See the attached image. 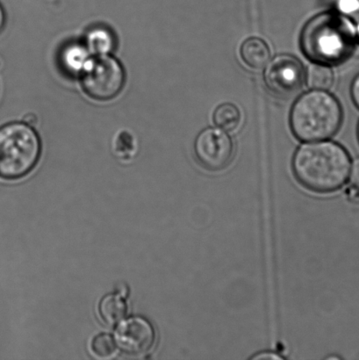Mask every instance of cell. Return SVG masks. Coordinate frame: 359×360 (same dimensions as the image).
<instances>
[{"instance_id": "11", "label": "cell", "mask_w": 359, "mask_h": 360, "mask_svg": "<svg viewBox=\"0 0 359 360\" xmlns=\"http://www.w3.org/2000/svg\"><path fill=\"white\" fill-rule=\"evenodd\" d=\"M91 56L110 55L115 48V37L111 30L105 27H96L87 32L84 39Z\"/></svg>"}, {"instance_id": "16", "label": "cell", "mask_w": 359, "mask_h": 360, "mask_svg": "<svg viewBox=\"0 0 359 360\" xmlns=\"http://www.w3.org/2000/svg\"><path fill=\"white\" fill-rule=\"evenodd\" d=\"M351 97L354 104L359 108V74L355 77L353 84H351Z\"/></svg>"}, {"instance_id": "8", "label": "cell", "mask_w": 359, "mask_h": 360, "mask_svg": "<svg viewBox=\"0 0 359 360\" xmlns=\"http://www.w3.org/2000/svg\"><path fill=\"white\" fill-rule=\"evenodd\" d=\"M155 338L152 326L139 317L125 321L116 330V344L130 355L146 354L153 347Z\"/></svg>"}, {"instance_id": "18", "label": "cell", "mask_w": 359, "mask_h": 360, "mask_svg": "<svg viewBox=\"0 0 359 360\" xmlns=\"http://www.w3.org/2000/svg\"><path fill=\"white\" fill-rule=\"evenodd\" d=\"M254 359H281L280 356L273 354H259L258 356H255V357H253Z\"/></svg>"}, {"instance_id": "10", "label": "cell", "mask_w": 359, "mask_h": 360, "mask_svg": "<svg viewBox=\"0 0 359 360\" xmlns=\"http://www.w3.org/2000/svg\"><path fill=\"white\" fill-rule=\"evenodd\" d=\"M242 61L252 69L260 70L268 63L270 52L265 41L258 37L248 38L241 46Z\"/></svg>"}, {"instance_id": "20", "label": "cell", "mask_w": 359, "mask_h": 360, "mask_svg": "<svg viewBox=\"0 0 359 360\" xmlns=\"http://www.w3.org/2000/svg\"><path fill=\"white\" fill-rule=\"evenodd\" d=\"M6 16L5 12L1 5H0V32L3 30L4 25H5Z\"/></svg>"}, {"instance_id": "1", "label": "cell", "mask_w": 359, "mask_h": 360, "mask_svg": "<svg viewBox=\"0 0 359 360\" xmlns=\"http://www.w3.org/2000/svg\"><path fill=\"white\" fill-rule=\"evenodd\" d=\"M295 178L312 192H335L347 181L351 158L344 148L336 143H305L297 150L293 160Z\"/></svg>"}, {"instance_id": "4", "label": "cell", "mask_w": 359, "mask_h": 360, "mask_svg": "<svg viewBox=\"0 0 359 360\" xmlns=\"http://www.w3.org/2000/svg\"><path fill=\"white\" fill-rule=\"evenodd\" d=\"M41 155L37 133L25 122L0 128V177L19 179L37 165Z\"/></svg>"}, {"instance_id": "14", "label": "cell", "mask_w": 359, "mask_h": 360, "mask_svg": "<svg viewBox=\"0 0 359 360\" xmlns=\"http://www.w3.org/2000/svg\"><path fill=\"white\" fill-rule=\"evenodd\" d=\"M242 115L237 105L225 103L214 112V122L219 129L226 132L234 131L240 125Z\"/></svg>"}, {"instance_id": "7", "label": "cell", "mask_w": 359, "mask_h": 360, "mask_svg": "<svg viewBox=\"0 0 359 360\" xmlns=\"http://www.w3.org/2000/svg\"><path fill=\"white\" fill-rule=\"evenodd\" d=\"M266 86L278 96L288 98L301 90L305 79L303 65L297 58L283 54L268 63L263 74Z\"/></svg>"}, {"instance_id": "9", "label": "cell", "mask_w": 359, "mask_h": 360, "mask_svg": "<svg viewBox=\"0 0 359 360\" xmlns=\"http://www.w3.org/2000/svg\"><path fill=\"white\" fill-rule=\"evenodd\" d=\"M91 58L86 44L72 42L66 45L60 54V63L65 72L72 76H80Z\"/></svg>"}, {"instance_id": "13", "label": "cell", "mask_w": 359, "mask_h": 360, "mask_svg": "<svg viewBox=\"0 0 359 360\" xmlns=\"http://www.w3.org/2000/svg\"><path fill=\"white\" fill-rule=\"evenodd\" d=\"M306 79L313 90H328L334 82L332 69L325 63H314L308 67Z\"/></svg>"}, {"instance_id": "15", "label": "cell", "mask_w": 359, "mask_h": 360, "mask_svg": "<svg viewBox=\"0 0 359 360\" xmlns=\"http://www.w3.org/2000/svg\"><path fill=\"white\" fill-rule=\"evenodd\" d=\"M117 344L111 335L101 333L91 342V351L98 358H110L115 354Z\"/></svg>"}, {"instance_id": "12", "label": "cell", "mask_w": 359, "mask_h": 360, "mask_svg": "<svg viewBox=\"0 0 359 360\" xmlns=\"http://www.w3.org/2000/svg\"><path fill=\"white\" fill-rule=\"evenodd\" d=\"M98 313L105 323L115 326L126 316V302L119 295L105 296L98 306Z\"/></svg>"}, {"instance_id": "3", "label": "cell", "mask_w": 359, "mask_h": 360, "mask_svg": "<svg viewBox=\"0 0 359 360\" xmlns=\"http://www.w3.org/2000/svg\"><path fill=\"white\" fill-rule=\"evenodd\" d=\"M351 24L336 13L319 14L302 30L301 48L309 59L325 65L343 62L353 48Z\"/></svg>"}, {"instance_id": "6", "label": "cell", "mask_w": 359, "mask_h": 360, "mask_svg": "<svg viewBox=\"0 0 359 360\" xmlns=\"http://www.w3.org/2000/svg\"><path fill=\"white\" fill-rule=\"evenodd\" d=\"M195 153L200 165L210 172H221L234 158V143L226 131L207 128L197 136Z\"/></svg>"}, {"instance_id": "19", "label": "cell", "mask_w": 359, "mask_h": 360, "mask_svg": "<svg viewBox=\"0 0 359 360\" xmlns=\"http://www.w3.org/2000/svg\"><path fill=\"white\" fill-rule=\"evenodd\" d=\"M23 122L30 126H34L37 123V117L34 115H27L25 116Z\"/></svg>"}, {"instance_id": "2", "label": "cell", "mask_w": 359, "mask_h": 360, "mask_svg": "<svg viewBox=\"0 0 359 360\" xmlns=\"http://www.w3.org/2000/svg\"><path fill=\"white\" fill-rule=\"evenodd\" d=\"M343 110L339 101L325 91L314 90L302 95L292 108V131L303 142H318L339 131Z\"/></svg>"}, {"instance_id": "22", "label": "cell", "mask_w": 359, "mask_h": 360, "mask_svg": "<svg viewBox=\"0 0 359 360\" xmlns=\"http://www.w3.org/2000/svg\"><path fill=\"white\" fill-rule=\"evenodd\" d=\"M358 41H359V27H358Z\"/></svg>"}, {"instance_id": "5", "label": "cell", "mask_w": 359, "mask_h": 360, "mask_svg": "<svg viewBox=\"0 0 359 360\" xmlns=\"http://www.w3.org/2000/svg\"><path fill=\"white\" fill-rule=\"evenodd\" d=\"M79 77L84 94L98 101L112 100L125 84L124 69L110 55L91 56Z\"/></svg>"}, {"instance_id": "17", "label": "cell", "mask_w": 359, "mask_h": 360, "mask_svg": "<svg viewBox=\"0 0 359 360\" xmlns=\"http://www.w3.org/2000/svg\"><path fill=\"white\" fill-rule=\"evenodd\" d=\"M351 182H353L354 188L359 193V160L355 161L353 174H351Z\"/></svg>"}, {"instance_id": "21", "label": "cell", "mask_w": 359, "mask_h": 360, "mask_svg": "<svg viewBox=\"0 0 359 360\" xmlns=\"http://www.w3.org/2000/svg\"><path fill=\"white\" fill-rule=\"evenodd\" d=\"M358 139H359V124H358Z\"/></svg>"}]
</instances>
